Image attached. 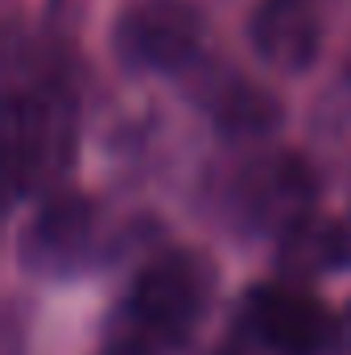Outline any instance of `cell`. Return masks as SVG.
I'll use <instances>...</instances> for the list:
<instances>
[{
    "instance_id": "obj_3",
    "label": "cell",
    "mask_w": 351,
    "mask_h": 355,
    "mask_svg": "<svg viewBox=\"0 0 351 355\" xmlns=\"http://www.w3.org/2000/svg\"><path fill=\"white\" fill-rule=\"evenodd\" d=\"M244 327L268 355H331L335 335H343L302 285H257L244 297Z\"/></svg>"
},
{
    "instance_id": "obj_8",
    "label": "cell",
    "mask_w": 351,
    "mask_h": 355,
    "mask_svg": "<svg viewBox=\"0 0 351 355\" xmlns=\"http://www.w3.org/2000/svg\"><path fill=\"white\" fill-rule=\"evenodd\" d=\"M343 261H348V232L331 219L306 215V219H298L281 232L277 265L293 281H310L327 268H339Z\"/></svg>"
},
{
    "instance_id": "obj_9",
    "label": "cell",
    "mask_w": 351,
    "mask_h": 355,
    "mask_svg": "<svg viewBox=\"0 0 351 355\" xmlns=\"http://www.w3.org/2000/svg\"><path fill=\"white\" fill-rule=\"evenodd\" d=\"M211 120L228 141H264L281 128V99L268 87L232 79L211 99Z\"/></svg>"
},
{
    "instance_id": "obj_5",
    "label": "cell",
    "mask_w": 351,
    "mask_h": 355,
    "mask_svg": "<svg viewBox=\"0 0 351 355\" xmlns=\"http://www.w3.org/2000/svg\"><path fill=\"white\" fill-rule=\"evenodd\" d=\"M71 162V112L58 95L29 91L12 99V178L17 194L42 190Z\"/></svg>"
},
{
    "instance_id": "obj_1",
    "label": "cell",
    "mask_w": 351,
    "mask_h": 355,
    "mask_svg": "<svg viewBox=\"0 0 351 355\" xmlns=\"http://www.w3.org/2000/svg\"><path fill=\"white\" fill-rule=\"evenodd\" d=\"M211 302V265L186 248H170L137 272L108 352L162 355L178 352L198 331Z\"/></svg>"
},
{
    "instance_id": "obj_7",
    "label": "cell",
    "mask_w": 351,
    "mask_h": 355,
    "mask_svg": "<svg viewBox=\"0 0 351 355\" xmlns=\"http://www.w3.org/2000/svg\"><path fill=\"white\" fill-rule=\"evenodd\" d=\"M95 236V207L87 194L58 190L42 202L25 232V261L42 272H67L83 261Z\"/></svg>"
},
{
    "instance_id": "obj_11",
    "label": "cell",
    "mask_w": 351,
    "mask_h": 355,
    "mask_svg": "<svg viewBox=\"0 0 351 355\" xmlns=\"http://www.w3.org/2000/svg\"><path fill=\"white\" fill-rule=\"evenodd\" d=\"M108 355H120V352H108Z\"/></svg>"
},
{
    "instance_id": "obj_4",
    "label": "cell",
    "mask_w": 351,
    "mask_h": 355,
    "mask_svg": "<svg viewBox=\"0 0 351 355\" xmlns=\"http://www.w3.org/2000/svg\"><path fill=\"white\" fill-rule=\"evenodd\" d=\"M318 194V178L310 170L306 157L298 153H268L257 157L240 186H236V207L248 227L257 232H285L289 223L306 219Z\"/></svg>"
},
{
    "instance_id": "obj_6",
    "label": "cell",
    "mask_w": 351,
    "mask_h": 355,
    "mask_svg": "<svg viewBox=\"0 0 351 355\" xmlns=\"http://www.w3.org/2000/svg\"><path fill=\"white\" fill-rule=\"evenodd\" d=\"M248 42L264 67L298 75L314 67L323 50V17L314 0H257L248 17Z\"/></svg>"
},
{
    "instance_id": "obj_2",
    "label": "cell",
    "mask_w": 351,
    "mask_h": 355,
    "mask_svg": "<svg viewBox=\"0 0 351 355\" xmlns=\"http://www.w3.org/2000/svg\"><path fill=\"white\" fill-rule=\"evenodd\" d=\"M120 62L153 75L186 71L207 46V17L190 0H141L116 21Z\"/></svg>"
},
{
    "instance_id": "obj_10",
    "label": "cell",
    "mask_w": 351,
    "mask_h": 355,
    "mask_svg": "<svg viewBox=\"0 0 351 355\" xmlns=\"http://www.w3.org/2000/svg\"><path fill=\"white\" fill-rule=\"evenodd\" d=\"M339 331H343V343L351 347V302H348V310H343V322H339Z\"/></svg>"
}]
</instances>
